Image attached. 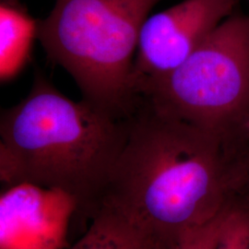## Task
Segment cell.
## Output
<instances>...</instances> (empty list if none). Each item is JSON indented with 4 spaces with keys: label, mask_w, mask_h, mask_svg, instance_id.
I'll return each mask as SVG.
<instances>
[{
    "label": "cell",
    "mask_w": 249,
    "mask_h": 249,
    "mask_svg": "<svg viewBox=\"0 0 249 249\" xmlns=\"http://www.w3.org/2000/svg\"><path fill=\"white\" fill-rule=\"evenodd\" d=\"M248 154L236 130L206 129L142 99L99 210L121 216L154 248L178 249L244 193Z\"/></svg>",
    "instance_id": "obj_1"
},
{
    "label": "cell",
    "mask_w": 249,
    "mask_h": 249,
    "mask_svg": "<svg viewBox=\"0 0 249 249\" xmlns=\"http://www.w3.org/2000/svg\"><path fill=\"white\" fill-rule=\"evenodd\" d=\"M126 135L127 118L68 98L37 71L26 97L1 111V182L62 190L91 219Z\"/></svg>",
    "instance_id": "obj_2"
},
{
    "label": "cell",
    "mask_w": 249,
    "mask_h": 249,
    "mask_svg": "<svg viewBox=\"0 0 249 249\" xmlns=\"http://www.w3.org/2000/svg\"><path fill=\"white\" fill-rule=\"evenodd\" d=\"M160 1L55 0L38 20L37 40L75 80L83 100L125 119L142 100L135 87V54L143 24Z\"/></svg>",
    "instance_id": "obj_3"
},
{
    "label": "cell",
    "mask_w": 249,
    "mask_h": 249,
    "mask_svg": "<svg viewBox=\"0 0 249 249\" xmlns=\"http://www.w3.org/2000/svg\"><path fill=\"white\" fill-rule=\"evenodd\" d=\"M138 92L162 115L216 132L236 130L249 114V15L234 12L178 69Z\"/></svg>",
    "instance_id": "obj_4"
},
{
    "label": "cell",
    "mask_w": 249,
    "mask_h": 249,
    "mask_svg": "<svg viewBox=\"0 0 249 249\" xmlns=\"http://www.w3.org/2000/svg\"><path fill=\"white\" fill-rule=\"evenodd\" d=\"M239 0H183L147 18L134 60L138 95L144 82L163 77L185 62L235 12Z\"/></svg>",
    "instance_id": "obj_5"
},
{
    "label": "cell",
    "mask_w": 249,
    "mask_h": 249,
    "mask_svg": "<svg viewBox=\"0 0 249 249\" xmlns=\"http://www.w3.org/2000/svg\"><path fill=\"white\" fill-rule=\"evenodd\" d=\"M74 197L59 189L23 183L0 198V249H64Z\"/></svg>",
    "instance_id": "obj_6"
},
{
    "label": "cell",
    "mask_w": 249,
    "mask_h": 249,
    "mask_svg": "<svg viewBox=\"0 0 249 249\" xmlns=\"http://www.w3.org/2000/svg\"><path fill=\"white\" fill-rule=\"evenodd\" d=\"M36 20L18 0H1L0 4V78L15 79L30 62L35 40Z\"/></svg>",
    "instance_id": "obj_7"
},
{
    "label": "cell",
    "mask_w": 249,
    "mask_h": 249,
    "mask_svg": "<svg viewBox=\"0 0 249 249\" xmlns=\"http://www.w3.org/2000/svg\"><path fill=\"white\" fill-rule=\"evenodd\" d=\"M71 249H157L121 216L101 208L88 231Z\"/></svg>",
    "instance_id": "obj_8"
},
{
    "label": "cell",
    "mask_w": 249,
    "mask_h": 249,
    "mask_svg": "<svg viewBox=\"0 0 249 249\" xmlns=\"http://www.w3.org/2000/svg\"><path fill=\"white\" fill-rule=\"evenodd\" d=\"M216 249H249V213L238 198L224 223Z\"/></svg>",
    "instance_id": "obj_9"
},
{
    "label": "cell",
    "mask_w": 249,
    "mask_h": 249,
    "mask_svg": "<svg viewBox=\"0 0 249 249\" xmlns=\"http://www.w3.org/2000/svg\"><path fill=\"white\" fill-rule=\"evenodd\" d=\"M233 204L234 202L224 209L210 223L188 233L178 249H216L224 223Z\"/></svg>",
    "instance_id": "obj_10"
},
{
    "label": "cell",
    "mask_w": 249,
    "mask_h": 249,
    "mask_svg": "<svg viewBox=\"0 0 249 249\" xmlns=\"http://www.w3.org/2000/svg\"><path fill=\"white\" fill-rule=\"evenodd\" d=\"M237 129L242 136L243 140L245 141V142L249 148V114L246 116V118L243 120V122L241 123Z\"/></svg>",
    "instance_id": "obj_11"
},
{
    "label": "cell",
    "mask_w": 249,
    "mask_h": 249,
    "mask_svg": "<svg viewBox=\"0 0 249 249\" xmlns=\"http://www.w3.org/2000/svg\"><path fill=\"white\" fill-rule=\"evenodd\" d=\"M239 201L241 204L245 207V209L249 213V193H245L239 196Z\"/></svg>",
    "instance_id": "obj_12"
},
{
    "label": "cell",
    "mask_w": 249,
    "mask_h": 249,
    "mask_svg": "<svg viewBox=\"0 0 249 249\" xmlns=\"http://www.w3.org/2000/svg\"><path fill=\"white\" fill-rule=\"evenodd\" d=\"M249 193V151L248 155V160H247V173H246V185H245V190L244 193ZM242 194V195H243Z\"/></svg>",
    "instance_id": "obj_13"
}]
</instances>
